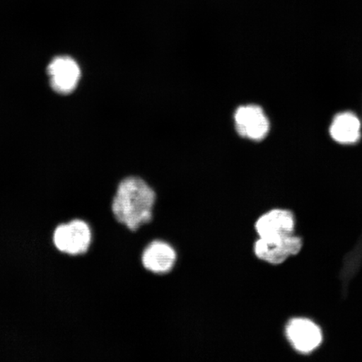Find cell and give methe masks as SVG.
I'll return each mask as SVG.
<instances>
[{"label": "cell", "instance_id": "obj_1", "mask_svg": "<svg viewBox=\"0 0 362 362\" xmlns=\"http://www.w3.org/2000/svg\"><path fill=\"white\" fill-rule=\"evenodd\" d=\"M157 192L139 176H128L117 184L111 202V212L117 223L137 232L153 219Z\"/></svg>", "mask_w": 362, "mask_h": 362}, {"label": "cell", "instance_id": "obj_2", "mask_svg": "<svg viewBox=\"0 0 362 362\" xmlns=\"http://www.w3.org/2000/svg\"><path fill=\"white\" fill-rule=\"evenodd\" d=\"M93 238L92 228L81 220L59 226L53 237L58 250L70 255H85L92 245Z\"/></svg>", "mask_w": 362, "mask_h": 362}, {"label": "cell", "instance_id": "obj_3", "mask_svg": "<svg viewBox=\"0 0 362 362\" xmlns=\"http://www.w3.org/2000/svg\"><path fill=\"white\" fill-rule=\"evenodd\" d=\"M301 248V238L293 235L269 239L257 238L252 244L256 259L271 265L283 264L289 257L300 252Z\"/></svg>", "mask_w": 362, "mask_h": 362}, {"label": "cell", "instance_id": "obj_4", "mask_svg": "<svg viewBox=\"0 0 362 362\" xmlns=\"http://www.w3.org/2000/svg\"><path fill=\"white\" fill-rule=\"evenodd\" d=\"M178 252L173 244L165 239L152 240L144 247L140 256L143 269L152 274H169L175 268Z\"/></svg>", "mask_w": 362, "mask_h": 362}, {"label": "cell", "instance_id": "obj_5", "mask_svg": "<svg viewBox=\"0 0 362 362\" xmlns=\"http://www.w3.org/2000/svg\"><path fill=\"white\" fill-rule=\"evenodd\" d=\"M234 119L238 134L252 141H261L269 132V119L262 108L255 104L239 107Z\"/></svg>", "mask_w": 362, "mask_h": 362}, {"label": "cell", "instance_id": "obj_6", "mask_svg": "<svg viewBox=\"0 0 362 362\" xmlns=\"http://www.w3.org/2000/svg\"><path fill=\"white\" fill-rule=\"evenodd\" d=\"M255 233L259 238H278L293 235L294 218L291 211L274 209L257 217L255 223Z\"/></svg>", "mask_w": 362, "mask_h": 362}, {"label": "cell", "instance_id": "obj_7", "mask_svg": "<svg viewBox=\"0 0 362 362\" xmlns=\"http://www.w3.org/2000/svg\"><path fill=\"white\" fill-rule=\"evenodd\" d=\"M52 88L58 93L67 94L74 90L81 78L80 67L69 57H59L47 68Z\"/></svg>", "mask_w": 362, "mask_h": 362}, {"label": "cell", "instance_id": "obj_8", "mask_svg": "<svg viewBox=\"0 0 362 362\" xmlns=\"http://www.w3.org/2000/svg\"><path fill=\"white\" fill-rule=\"evenodd\" d=\"M286 336L294 349L304 354L315 351L322 342L320 329L305 319L292 320L287 325Z\"/></svg>", "mask_w": 362, "mask_h": 362}, {"label": "cell", "instance_id": "obj_9", "mask_svg": "<svg viewBox=\"0 0 362 362\" xmlns=\"http://www.w3.org/2000/svg\"><path fill=\"white\" fill-rule=\"evenodd\" d=\"M361 121L354 112H343L334 116L329 127V134L334 141L348 146L359 142Z\"/></svg>", "mask_w": 362, "mask_h": 362}]
</instances>
